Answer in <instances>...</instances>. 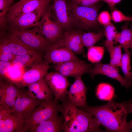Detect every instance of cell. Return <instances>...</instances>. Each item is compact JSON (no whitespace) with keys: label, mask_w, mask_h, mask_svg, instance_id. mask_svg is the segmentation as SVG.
<instances>
[{"label":"cell","mask_w":132,"mask_h":132,"mask_svg":"<svg viewBox=\"0 0 132 132\" xmlns=\"http://www.w3.org/2000/svg\"><path fill=\"white\" fill-rule=\"evenodd\" d=\"M132 107V99L121 103L112 99L102 105L79 108L96 119L106 132H127L131 131L127 118Z\"/></svg>","instance_id":"1"},{"label":"cell","mask_w":132,"mask_h":132,"mask_svg":"<svg viewBox=\"0 0 132 132\" xmlns=\"http://www.w3.org/2000/svg\"><path fill=\"white\" fill-rule=\"evenodd\" d=\"M58 110L64 119V132H103L99 122L91 114L77 108L69 100L67 96L63 99Z\"/></svg>","instance_id":"2"},{"label":"cell","mask_w":132,"mask_h":132,"mask_svg":"<svg viewBox=\"0 0 132 132\" xmlns=\"http://www.w3.org/2000/svg\"><path fill=\"white\" fill-rule=\"evenodd\" d=\"M5 31L13 35L28 46L43 54L46 53L51 45L40 33L36 27L24 30L7 28Z\"/></svg>","instance_id":"3"},{"label":"cell","mask_w":132,"mask_h":132,"mask_svg":"<svg viewBox=\"0 0 132 132\" xmlns=\"http://www.w3.org/2000/svg\"><path fill=\"white\" fill-rule=\"evenodd\" d=\"M72 24L85 29L98 24V9L95 5L89 6L78 5L72 3L69 5Z\"/></svg>","instance_id":"4"},{"label":"cell","mask_w":132,"mask_h":132,"mask_svg":"<svg viewBox=\"0 0 132 132\" xmlns=\"http://www.w3.org/2000/svg\"><path fill=\"white\" fill-rule=\"evenodd\" d=\"M58 105L54 99L42 101L24 119L29 131L33 132L41 123L58 113Z\"/></svg>","instance_id":"5"},{"label":"cell","mask_w":132,"mask_h":132,"mask_svg":"<svg viewBox=\"0 0 132 132\" xmlns=\"http://www.w3.org/2000/svg\"><path fill=\"white\" fill-rule=\"evenodd\" d=\"M50 6L46 11L36 27L49 43L53 44L56 43L63 34L62 28L55 19L51 11Z\"/></svg>","instance_id":"6"},{"label":"cell","mask_w":132,"mask_h":132,"mask_svg":"<svg viewBox=\"0 0 132 132\" xmlns=\"http://www.w3.org/2000/svg\"><path fill=\"white\" fill-rule=\"evenodd\" d=\"M47 8L39 9L7 19L6 28L24 30L35 27Z\"/></svg>","instance_id":"7"},{"label":"cell","mask_w":132,"mask_h":132,"mask_svg":"<svg viewBox=\"0 0 132 132\" xmlns=\"http://www.w3.org/2000/svg\"><path fill=\"white\" fill-rule=\"evenodd\" d=\"M23 88L20 90L13 108V114L24 120L42 101L31 97Z\"/></svg>","instance_id":"8"},{"label":"cell","mask_w":132,"mask_h":132,"mask_svg":"<svg viewBox=\"0 0 132 132\" xmlns=\"http://www.w3.org/2000/svg\"><path fill=\"white\" fill-rule=\"evenodd\" d=\"M51 0H20L13 4L7 14V20L41 9H47Z\"/></svg>","instance_id":"9"},{"label":"cell","mask_w":132,"mask_h":132,"mask_svg":"<svg viewBox=\"0 0 132 132\" xmlns=\"http://www.w3.org/2000/svg\"><path fill=\"white\" fill-rule=\"evenodd\" d=\"M75 54L68 48L56 44H51L43 56V62L49 65L56 64L71 60H80Z\"/></svg>","instance_id":"10"},{"label":"cell","mask_w":132,"mask_h":132,"mask_svg":"<svg viewBox=\"0 0 132 132\" xmlns=\"http://www.w3.org/2000/svg\"><path fill=\"white\" fill-rule=\"evenodd\" d=\"M44 77L54 96L55 101L58 102L67 96V88L70 83L66 77L56 71L48 72Z\"/></svg>","instance_id":"11"},{"label":"cell","mask_w":132,"mask_h":132,"mask_svg":"<svg viewBox=\"0 0 132 132\" xmlns=\"http://www.w3.org/2000/svg\"><path fill=\"white\" fill-rule=\"evenodd\" d=\"M93 65L84 61L71 60L55 64V70L66 77H73L75 78L81 77L88 73Z\"/></svg>","instance_id":"12"},{"label":"cell","mask_w":132,"mask_h":132,"mask_svg":"<svg viewBox=\"0 0 132 132\" xmlns=\"http://www.w3.org/2000/svg\"><path fill=\"white\" fill-rule=\"evenodd\" d=\"M0 39L8 45L15 56L29 54L33 56H43V54L28 46L15 36L5 32L0 33Z\"/></svg>","instance_id":"13"},{"label":"cell","mask_w":132,"mask_h":132,"mask_svg":"<svg viewBox=\"0 0 132 132\" xmlns=\"http://www.w3.org/2000/svg\"><path fill=\"white\" fill-rule=\"evenodd\" d=\"M21 88L8 79L5 82L0 81V108H13Z\"/></svg>","instance_id":"14"},{"label":"cell","mask_w":132,"mask_h":132,"mask_svg":"<svg viewBox=\"0 0 132 132\" xmlns=\"http://www.w3.org/2000/svg\"><path fill=\"white\" fill-rule=\"evenodd\" d=\"M50 8L55 19L62 28H67L72 25L71 11L65 0H54Z\"/></svg>","instance_id":"15"},{"label":"cell","mask_w":132,"mask_h":132,"mask_svg":"<svg viewBox=\"0 0 132 132\" xmlns=\"http://www.w3.org/2000/svg\"><path fill=\"white\" fill-rule=\"evenodd\" d=\"M49 65L43 61L38 62L24 72L17 84L24 88L31 84L36 82L44 77L50 68Z\"/></svg>","instance_id":"16"},{"label":"cell","mask_w":132,"mask_h":132,"mask_svg":"<svg viewBox=\"0 0 132 132\" xmlns=\"http://www.w3.org/2000/svg\"><path fill=\"white\" fill-rule=\"evenodd\" d=\"M88 89L81 77L76 78L67 91V97L70 101L77 107H84L87 105L86 96Z\"/></svg>","instance_id":"17"},{"label":"cell","mask_w":132,"mask_h":132,"mask_svg":"<svg viewBox=\"0 0 132 132\" xmlns=\"http://www.w3.org/2000/svg\"><path fill=\"white\" fill-rule=\"evenodd\" d=\"M88 73L92 78L96 75H103L116 80L120 83L121 86L124 87L127 89L131 87L124 77L119 74L118 70L110 64L97 63L93 67L90 69Z\"/></svg>","instance_id":"18"},{"label":"cell","mask_w":132,"mask_h":132,"mask_svg":"<svg viewBox=\"0 0 132 132\" xmlns=\"http://www.w3.org/2000/svg\"><path fill=\"white\" fill-rule=\"evenodd\" d=\"M83 33L78 31L67 32L63 34L56 44L69 48L75 54H84V51L81 38Z\"/></svg>","instance_id":"19"},{"label":"cell","mask_w":132,"mask_h":132,"mask_svg":"<svg viewBox=\"0 0 132 132\" xmlns=\"http://www.w3.org/2000/svg\"><path fill=\"white\" fill-rule=\"evenodd\" d=\"M27 87L28 94L34 98L41 101L53 99L54 95L44 77L36 82L29 85Z\"/></svg>","instance_id":"20"},{"label":"cell","mask_w":132,"mask_h":132,"mask_svg":"<svg viewBox=\"0 0 132 132\" xmlns=\"http://www.w3.org/2000/svg\"><path fill=\"white\" fill-rule=\"evenodd\" d=\"M29 132L25 120L13 113L0 120V132Z\"/></svg>","instance_id":"21"},{"label":"cell","mask_w":132,"mask_h":132,"mask_svg":"<svg viewBox=\"0 0 132 132\" xmlns=\"http://www.w3.org/2000/svg\"><path fill=\"white\" fill-rule=\"evenodd\" d=\"M63 116L58 113L52 116L37 126L33 132H60L63 131L64 124Z\"/></svg>","instance_id":"22"},{"label":"cell","mask_w":132,"mask_h":132,"mask_svg":"<svg viewBox=\"0 0 132 132\" xmlns=\"http://www.w3.org/2000/svg\"><path fill=\"white\" fill-rule=\"evenodd\" d=\"M43 56H33L29 54L15 56L11 62L12 66L19 68L31 67L38 62L43 61Z\"/></svg>","instance_id":"23"},{"label":"cell","mask_w":132,"mask_h":132,"mask_svg":"<svg viewBox=\"0 0 132 132\" xmlns=\"http://www.w3.org/2000/svg\"><path fill=\"white\" fill-rule=\"evenodd\" d=\"M129 22L122 28V31L116 34L114 39L115 42L118 43L124 49H132V32L128 27Z\"/></svg>","instance_id":"24"},{"label":"cell","mask_w":132,"mask_h":132,"mask_svg":"<svg viewBox=\"0 0 132 132\" xmlns=\"http://www.w3.org/2000/svg\"><path fill=\"white\" fill-rule=\"evenodd\" d=\"M124 53L123 55L120 67L124 76V78L131 86H132V70L131 67V52L128 49H124Z\"/></svg>","instance_id":"25"},{"label":"cell","mask_w":132,"mask_h":132,"mask_svg":"<svg viewBox=\"0 0 132 132\" xmlns=\"http://www.w3.org/2000/svg\"><path fill=\"white\" fill-rule=\"evenodd\" d=\"M96 94L99 99L110 101L112 99L114 92V89L110 84L101 83L99 84L96 89Z\"/></svg>","instance_id":"26"},{"label":"cell","mask_w":132,"mask_h":132,"mask_svg":"<svg viewBox=\"0 0 132 132\" xmlns=\"http://www.w3.org/2000/svg\"><path fill=\"white\" fill-rule=\"evenodd\" d=\"M117 33L116 28L112 23L105 26L104 34L106 39L104 45L109 54L114 46V44L115 43L114 39Z\"/></svg>","instance_id":"27"},{"label":"cell","mask_w":132,"mask_h":132,"mask_svg":"<svg viewBox=\"0 0 132 132\" xmlns=\"http://www.w3.org/2000/svg\"><path fill=\"white\" fill-rule=\"evenodd\" d=\"M104 34L102 31L97 33L92 32L83 33L81 38L84 47L88 49L93 46L103 37Z\"/></svg>","instance_id":"28"},{"label":"cell","mask_w":132,"mask_h":132,"mask_svg":"<svg viewBox=\"0 0 132 132\" xmlns=\"http://www.w3.org/2000/svg\"><path fill=\"white\" fill-rule=\"evenodd\" d=\"M15 0H0V32H4L7 27L6 15L11 6Z\"/></svg>","instance_id":"29"},{"label":"cell","mask_w":132,"mask_h":132,"mask_svg":"<svg viewBox=\"0 0 132 132\" xmlns=\"http://www.w3.org/2000/svg\"><path fill=\"white\" fill-rule=\"evenodd\" d=\"M104 51V49L103 47L92 46L88 49L87 58L92 63L99 62L103 58Z\"/></svg>","instance_id":"30"},{"label":"cell","mask_w":132,"mask_h":132,"mask_svg":"<svg viewBox=\"0 0 132 132\" xmlns=\"http://www.w3.org/2000/svg\"><path fill=\"white\" fill-rule=\"evenodd\" d=\"M121 48L120 45L114 46L109 54L110 60L109 64L118 70L120 66L123 55Z\"/></svg>","instance_id":"31"},{"label":"cell","mask_w":132,"mask_h":132,"mask_svg":"<svg viewBox=\"0 0 132 132\" xmlns=\"http://www.w3.org/2000/svg\"><path fill=\"white\" fill-rule=\"evenodd\" d=\"M15 56L6 44L0 39V60L11 62Z\"/></svg>","instance_id":"32"},{"label":"cell","mask_w":132,"mask_h":132,"mask_svg":"<svg viewBox=\"0 0 132 132\" xmlns=\"http://www.w3.org/2000/svg\"><path fill=\"white\" fill-rule=\"evenodd\" d=\"M111 18L116 23L124 21L132 22V17L127 16L120 11L115 9H113L111 14Z\"/></svg>","instance_id":"33"},{"label":"cell","mask_w":132,"mask_h":132,"mask_svg":"<svg viewBox=\"0 0 132 132\" xmlns=\"http://www.w3.org/2000/svg\"><path fill=\"white\" fill-rule=\"evenodd\" d=\"M111 17L109 12L105 11L101 12L97 17V21L100 24L104 26L107 25L111 22Z\"/></svg>","instance_id":"34"},{"label":"cell","mask_w":132,"mask_h":132,"mask_svg":"<svg viewBox=\"0 0 132 132\" xmlns=\"http://www.w3.org/2000/svg\"><path fill=\"white\" fill-rule=\"evenodd\" d=\"M12 65L11 62L0 60V74L1 77L6 76Z\"/></svg>","instance_id":"35"},{"label":"cell","mask_w":132,"mask_h":132,"mask_svg":"<svg viewBox=\"0 0 132 132\" xmlns=\"http://www.w3.org/2000/svg\"><path fill=\"white\" fill-rule=\"evenodd\" d=\"M100 1L103 0H72V3L78 5L89 6L94 5Z\"/></svg>","instance_id":"36"},{"label":"cell","mask_w":132,"mask_h":132,"mask_svg":"<svg viewBox=\"0 0 132 132\" xmlns=\"http://www.w3.org/2000/svg\"><path fill=\"white\" fill-rule=\"evenodd\" d=\"M13 109L0 108V120L3 119L13 113Z\"/></svg>","instance_id":"37"},{"label":"cell","mask_w":132,"mask_h":132,"mask_svg":"<svg viewBox=\"0 0 132 132\" xmlns=\"http://www.w3.org/2000/svg\"><path fill=\"white\" fill-rule=\"evenodd\" d=\"M122 0H112L110 6V9L113 10L115 5L120 2Z\"/></svg>","instance_id":"38"},{"label":"cell","mask_w":132,"mask_h":132,"mask_svg":"<svg viewBox=\"0 0 132 132\" xmlns=\"http://www.w3.org/2000/svg\"><path fill=\"white\" fill-rule=\"evenodd\" d=\"M130 113L132 114V107L131 109ZM127 123L130 129L131 132H132V119L130 121L127 122Z\"/></svg>","instance_id":"39"},{"label":"cell","mask_w":132,"mask_h":132,"mask_svg":"<svg viewBox=\"0 0 132 132\" xmlns=\"http://www.w3.org/2000/svg\"><path fill=\"white\" fill-rule=\"evenodd\" d=\"M112 0H103V1H104L107 3L110 7L111 5Z\"/></svg>","instance_id":"40"},{"label":"cell","mask_w":132,"mask_h":132,"mask_svg":"<svg viewBox=\"0 0 132 132\" xmlns=\"http://www.w3.org/2000/svg\"><path fill=\"white\" fill-rule=\"evenodd\" d=\"M130 29H131L132 32V26H131V28ZM131 52H132V49L131 50Z\"/></svg>","instance_id":"41"},{"label":"cell","mask_w":132,"mask_h":132,"mask_svg":"<svg viewBox=\"0 0 132 132\" xmlns=\"http://www.w3.org/2000/svg\"></svg>","instance_id":"42"}]
</instances>
